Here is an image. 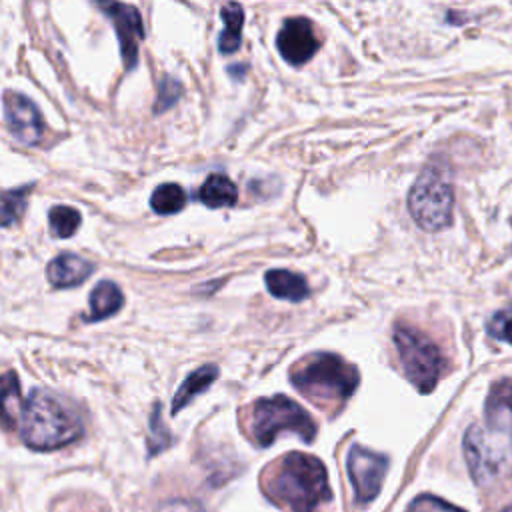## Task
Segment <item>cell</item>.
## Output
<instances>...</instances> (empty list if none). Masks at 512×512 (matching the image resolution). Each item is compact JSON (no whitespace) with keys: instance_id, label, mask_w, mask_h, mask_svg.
<instances>
[{"instance_id":"cell-1","label":"cell","mask_w":512,"mask_h":512,"mask_svg":"<svg viewBox=\"0 0 512 512\" xmlns=\"http://www.w3.org/2000/svg\"><path fill=\"white\" fill-rule=\"evenodd\" d=\"M268 496L290 512H314L332 498L324 464L310 454L290 452L268 472Z\"/></svg>"},{"instance_id":"cell-2","label":"cell","mask_w":512,"mask_h":512,"mask_svg":"<svg viewBox=\"0 0 512 512\" xmlns=\"http://www.w3.org/2000/svg\"><path fill=\"white\" fill-rule=\"evenodd\" d=\"M82 434L78 416L46 390H32L20 416V436L34 450H54Z\"/></svg>"},{"instance_id":"cell-3","label":"cell","mask_w":512,"mask_h":512,"mask_svg":"<svg viewBox=\"0 0 512 512\" xmlns=\"http://www.w3.org/2000/svg\"><path fill=\"white\" fill-rule=\"evenodd\" d=\"M290 380L296 390L316 404H340L352 396L360 374L344 358L330 352H316L294 364Z\"/></svg>"},{"instance_id":"cell-4","label":"cell","mask_w":512,"mask_h":512,"mask_svg":"<svg viewBox=\"0 0 512 512\" xmlns=\"http://www.w3.org/2000/svg\"><path fill=\"white\" fill-rule=\"evenodd\" d=\"M454 192L448 174L436 166H426L408 192V212L426 232H438L452 222Z\"/></svg>"},{"instance_id":"cell-5","label":"cell","mask_w":512,"mask_h":512,"mask_svg":"<svg viewBox=\"0 0 512 512\" xmlns=\"http://www.w3.org/2000/svg\"><path fill=\"white\" fill-rule=\"evenodd\" d=\"M294 432L302 440L312 442L316 436V424L310 414L294 400L276 394L272 398H260L250 410V434L260 446H268L280 432Z\"/></svg>"},{"instance_id":"cell-6","label":"cell","mask_w":512,"mask_h":512,"mask_svg":"<svg viewBox=\"0 0 512 512\" xmlns=\"http://www.w3.org/2000/svg\"><path fill=\"white\" fill-rule=\"evenodd\" d=\"M392 340L406 378L424 394L434 390L446 368L440 348L424 332L408 324H398Z\"/></svg>"},{"instance_id":"cell-7","label":"cell","mask_w":512,"mask_h":512,"mask_svg":"<svg viewBox=\"0 0 512 512\" xmlns=\"http://www.w3.org/2000/svg\"><path fill=\"white\" fill-rule=\"evenodd\" d=\"M464 456L474 480L478 484H488L502 474L508 460V448L494 438L488 428L472 424L464 434Z\"/></svg>"},{"instance_id":"cell-8","label":"cell","mask_w":512,"mask_h":512,"mask_svg":"<svg viewBox=\"0 0 512 512\" xmlns=\"http://www.w3.org/2000/svg\"><path fill=\"white\" fill-rule=\"evenodd\" d=\"M388 466V458L362 446H352L348 452V474L360 502L376 498L382 486V478Z\"/></svg>"},{"instance_id":"cell-9","label":"cell","mask_w":512,"mask_h":512,"mask_svg":"<svg viewBox=\"0 0 512 512\" xmlns=\"http://www.w3.org/2000/svg\"><path fill=\"white\" fill-rule=\"evenodd\" d=\"M4 106V122L12 138H16L22 144H36L44 134V122L42 116L32 100L26 96L6 90L2 98Z\"/></svg>"},{"instance_id":"cell-10","label":"cell","mask_w":512,"mask_h":512,"mask_svg":"<svg viewBox=\"0 0 512 512\" xmlns=\"http://www.w3.org/2000/svg\"><path fill=\"white\" fill-rule=\"evenodd\" d=\"M276 48L286 62L300 66L318 52L320 42L314 34L312 22L308 18L296 16L284 20V24L280 26L276 36Z\"/></svg>"},{"instance_id":"cell-11","label":"cell","mask_w":512,"mask_h":512,"mask_svg":"<svg viewBox=\"0 0 512 512\" xmlns=\"http://www.w3.org/2000/svg\"><path fill=\"white\" fill-rule=\"evenodd\" d=\"M100 8L108 14V18L112 20V24L118 32L120 54H122L124 66L128 70H132L138 62V44L144 40V26H142L140 12L134 6L120 4V2L100 4Z\"/></svg>"},{"instance_id":"cell-12","label":"cell","mask_w":512,"mask_h":512,"mask_svg":"<svg viewBox=\"0 0 512 512\" xmlns=\"http://www.w3.org/2000/svg\"><path fill=\"white\" fill-rule=\"evenodd\" d=\"M486 428L512 442V380L496 382L486 400Z\"/></svg>"},{"instance_id":"cell-13","label":"cell","mask_w":512,"mask_h":512,"mask_svg":"<svg viewBox=\"0 0 512 512\" xmlns=\"http://www.w3.org/2000/svg\"><path fill=\"white\" fill-rule=\"evenodd\" d=\"M94 270V264L74 252H62L46 266V278L54 288H70L84 282Z\"/></svg>"},{"instance_id":"cell-14","label":"cell","mask_w":512,"mask_h":512,"mask_svg":"<svg viewBox=\"0 0 512 512\" xmlns=\"http://www.w3.org/2000/svg\"><path fill=\"white\" fill-rule=\"evenodd\" d=\"M124 304V294L110 280H100L88 298V312L84 316L86 322H98L112 314H116Z\"/></svg>"},{"instance_id":"cell-15","label":"cell","mask_w":512,"mask_h":512,"mask_svg":"<svg viewBox=\"0 0 512 512\" xmlns=\"http://www.w3.org/2000/svg\"><path fill=\"white\" fill-rule=\"evenodd\" d=\"M264 282H266L268 292L282 300L300 302V300L308 298V294H310V288H308V282L304 280V276L290 272V270H268L264 276Z\"/></svg>"},{"instance_id":"cell-16","label":"cell","mask_w":512,"mask_h":512,"mask_svg":"<svg viewBox=\"0 0 512 512\" xmlns=\"http://www.w3.org/2000/svg\"><path fill=\"white\" fill-rule=\"evenodd\" d=\"M198 200L202 204H206L208 208H226V206L236 204L238 190H236V184L228 176L212 174L200 186Z\"/></svg>"},{"instance_id":"cell-17","label":"cell","mask_w":512,"mask_h":512,"mask_svg":"<svg viewBox=\"0 0 512 512\" xmlns=\"http://www.w3.org/2000/svg\"><path fill=\"white\" fill-rule=\"evenodd\" d=\"M216 378H218V366H214V364L200 366L198 370H194L192 374H188L186 380L182 382V386L178 388V392L174 394V400H172V414H176L178 410H182L194 396H198L200 392H204Z\"/></svg>"},{"instance_id":"cell-18","label":"cell","mask_w":512,"mask_h":512,"mask_svg":"<svg viewBox=\"0 0 512 512\" xmlns=\"http://www.w3.org/2000/svg\"><path fill=\"white\" fill-rule=\"evenodd\" d=\"M220 18L224 22V32L218 38V48L222 54H232L240 48V42H242L244 10L240 4L230 2L220 8Z\"/></svg>"},{"instance_id":"cell-19","label":"cell","mask_w":512,"mask_h":512,"mask_svg":"<svg viewBox=\"0 0 512 512\" xmlns=\"http://www.w3.org/2000/svg\"><path fill=\"white\" fill-rule=\"evenodd\" d=\"M150 206L158 214H176L186 206V192L174 182L160 184L150 196Z\"/></svg>"},{"instance_id":"cell-20","label":"cell","mask_w":512,"mask_h":512,"mask_svg":"<svg viewBox=\"0 0 512 512\" xmlns=\"http://www.w3.org/2000/svg\"><path fill=\"white\" fill-rule=\"evenodd\" d=\"M24 410V402L20 400V386L14 372H6L2 378V416L4 426L10 428Z\"/></svg>"},{"instance_id":"cell-21","label":"cell","mask_w":512,"mask_h":512,"mask_svg":"<svg viewBox=\"0 0 512 512\" xmlns=\"http://www.w3.org/2000/svg\"><path fill=\"white\" fill-rule=\"evenodd\" d=\"M50 232L58 238L72 236L80 226V212L72 206H54L48 214Z\"/></svg>"},{"instance_id":"cell-22","label":"cell","mask_w":512,"mask_h":512,"mask_svg":"<svg viewBox=\"0 0 512 512\" xmlns=\"http://www.w3.org/2000/svg\"><path fill=\"white\" fill-rule=\"evenodd\" d=\"M30 186L6 190L2 196V226H12L26 208V194Z\"/></svg>"},{"instance_id":"cell-23","label":"cell","mask_w":512,"mask_h":512,"mask_svg":"<svg viewBox=\"0 0 512 512\" xmlns=\"http://www.w3.org/2000/svg\"><path fill=\"white\" fill-rule=\"evenodd\" d=\"M488 334L496 340H504L512 346V308L508 310H500L496 312L490 320H488V326H486Z\"/></svg>"},{"instance_id":"cell-24","label":"cell","mask_w":512,"mask_h":512,"mask_svg":"<svg viewBox=\"0 0 512 512\" xmlns=\"http://www.w3.org/2000/svg\"><path fill=\"white\" fill-rule=\"evenodd\" d=\"M406 512H464L462 508L454 506V504H448L436 496H420L416 498Z\"/></svg>"},{"instance_id":"cell-25","label":"cell","mask_w":512,"mask_h":512,"mask_svg":"<svg viewBox=\"0 0 512 512\" xmlns=\"http://www.w3.org/2000/svg\"><path fill=\"white\" fill-rule=\"evenodd\" d=\"M180 92H182V86L172 80V78H164L162 84H160V92H158V102L154 106L156 112H162L166 110L168 106H172L178 98H180Z\"/></svg>"},{"instance_id":"cell-26","label":"cell","mask_w":512,"mask_h":512,"mask_svg":"<svg viewBox=\"0 0 512 512\" xmlns=\"http://www.w3.org/2000/svg\"><path fill=\"white\" fill-rule=\"evenodd\" d=\"M502 512H512V502H510V504H508V506H506Z\"/></svg>"}]
</instances>
